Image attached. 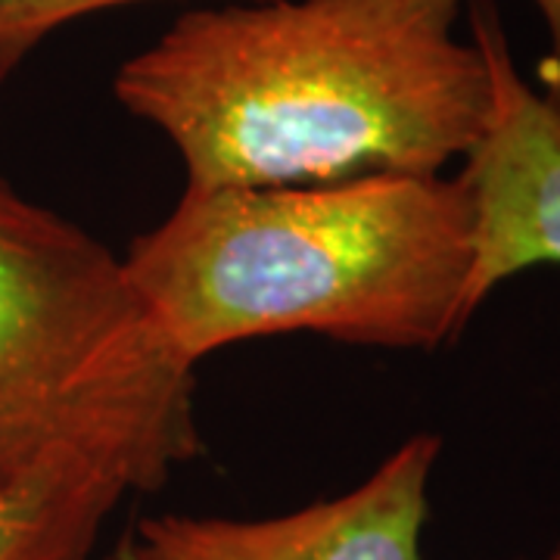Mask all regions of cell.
<instances>
[{
  "mask_svg": "<svg viewBox=\"0 0 560 560\" xmlns=\"http://www.w3.org/2000/svg\"><path fill=\"white\" fill-rule=\"evenodd\" d=\"M460 16L464 0H221L121 62L113 94L194 190L442 175L492 109Z\"/></svg>",
  "mask_w": 560,
  "mask_h": 560,
  "instance_id": "cell-1",
  "label": "cell"
},
{
  "mask_svg": "<svg viewBox=\"0 0 560 560\" xmlns=\"http://www.w3.org/2000/svg\"><path fill=\"white\" fill-rule=\"evenodd\" d=\"M121 261L194 368L271 334L433 352L470 320L474 206L445 175L184 187Z\"/></svg>",
  "mask_w": 560,
  "mask_h": 560,
  "instance_id": "cell-2",
  "label": "cell"
},
{
  "mask_svg": "<svg viewBox=\"0 0 560 560\" xmlns=\"http://www.w3.org/2000/svg\"><path fill=\"white\" fill-rule=\"evenodd\" d=\"M194 389L125 261L0 172V489H160L202 452Z\"/></svg>",
  "mask_w": 560,
  "mask_h": 560,
  "instance_id": "cell-3",
  "label": "cell"
},
{
  "mask_svg": "<svg viewBox=\"0 0 560 560\" xmlns=\"http://www.w3.org/2000/svg\"><path fill=\"white\" fill-rule=\"evenodd\" d=\"M467 35L492 75V109L482 138L464 156L458 180L474 206L470 318L504 280L560 265V116L523 79L499 7L470 0Z\"/></svg>",
  "mask_w": 560,
  "mask_h": 560,
  "instance_id": "cell-4",
  "label": "cell"
},
{
  "mask_svg": "<svg viewBox=\"0 0 560 560\" xmlns=\"http://www.w3.org/2000/svg\"><path fill=\"white\" fill-rule=\"evenodd\" d=\"M440 452V436L415 433L355 489L278 517H147L119 560H420Z\"/></svg>",
  "mask_w": 560,
  "mask_h": 560,
  "instance_id": "cell-5",
  "label": "cell"
},
{
  "mask_svg": "<svg viewBox=\"0 0 560 560\" xmlns=\"http://www.w3.org/2000/svg\"><path fill=\"white\" fill-rule=\"evenodd\" d=\"M125 499L109 482L0 489V560H94L103 526Z\"/></svg>",
  "mask_w": 560,
  "mask_h": 560,
  "instance_id": "cell-6",
  "label": "cell"
},
{
  "mask_svg": "<svg viewBox=\"0 0 560 560\" xmlns=\"http://www.w3.org/2000/svg\"><path fill=\"white\" fill-rule=\"evenodd\" d=\"M131 3L153 0H0V84L66 25Z\"/></svg>",
  "mask_w": 560,
  "mask_h": 560,
  "instance_id": "cell-7",
  "label": "cell"
},
{
  "mask_svg": "<svg viewBox=\"0 0 560 560\" xmlns=\"http://www.w3.org/2000/svg\"><path fill=\"white\" fill-rule=\"evenodd\" d=\"M529 3L536 7L548 35V50L539 66V94L560 116V0H529Z\"/></svg>",
  "mask_w": 560,
  "mask_h": 560,
  "instance_id": "cell-8",
  "label": "cell"
},
{
  "mask_svg": "<svg viewBox=\"0 0 560 560\" xmlns=\"http://www.w3.org/2000/svg\"><path fill=\"white\" fill-rule=\"evenodd\" d=\"M548 560H560V541L555 545V551H551V558H548Z\"/></svg>",
  "mask_w": 560,
  "mask_h": 560,
  "instance_id": "cell-9",
  "label": "cell"
}]
</instances>
